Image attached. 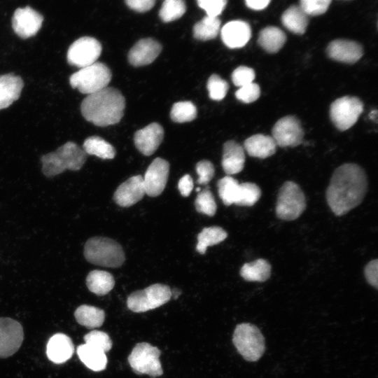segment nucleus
Segmentation results:
<instances>
[{
    "label": "nucleus",
    "instance_id": "1",
    "mask_svg": "<svg viewBox=\"0 0 378 378\" xmlns=\"http://www.w3.org/2000/svg\"><path fill=\"white\" fill-rule=\"evenodd\" d=\"M364 170L354 163L344 164L333 172L326 190V200L336 216H342L358 206L366 194Z\"/></svg>",
    "mask_w": 378,
    "mask_h": 378
},
{
    "label": "nucleus",
    "instance_id": "2",
    "mask_svg": "<svg viewBox=\"0 0 378 378\" xmlns=\"http://www.w3.org/2000/svg\"><path fill=\"white\" fill-rule=\"evenodd\" d=\"M125 108V97L118 90L111 87L88 95L80 105L84 118L97 126L118 123L124 115Z\"/></svg>",
    "mask_w": 378,
    "mask_h": 378
},
{
    "label": "nucleus",
    "instance_id": "3",
    "mask_svg": "<svg viewBox=\"0 0 378 378\" xmlns=\"http://www.w3.org/2000/svg\"><path fill=\"white\" fill-rule=\"evenodd\" d=\"M86 160V153L76 144L69 141L55 152L41 157L42 172L48 177L55 176L66 169L79 170Z\"/></svg>",
    "mask_w": 378,
    "mask_h": 378
},
{
    "label": "nucleus",
    "instance_id": "4",
    "mask_svg": "<svg viewBox=\"0 0 378 378\" xmlns=\"http://www.w3.org/2000/svg\"><path fill=\"white\" fill-rule=\"evenodd\" d=\"M84 256L92 264L113 268L120 267L125 260L122 246L104 237L90 238L84 246Z\"/></svg>",
    "mask_w": 378,
    "mask_h": 378
},
{
    "label": "nucleus",
    "instance_id": "5",
    "mask_svg": "<svg viewBox=\"0 0 378 378\" xmlns=\"http://www.w3.org/2000/svg\"><path fill=\"white\" fill-rule=\"evenodd\" d=\"M111 76V70L105 64L96 62L73 74L69 83L73 88L89 95L106 88Z\"/></svg>",
    "mask_w": 378,
    "mask_h": 378
},
{
    "label": "nucleus",
    "instance_id": "6",
    "mask_svg": "<svg viewBox=\"0 0 378 378\" xmlns=\"http://www.w3.org/2000/svg\"><path fill=\"white\" fill-rule=\"evenodd\" d=\"M232 341L238 352L248 361L258 360L265 351L264 337L259 329L251 323L237 326Z\"/></svg>",
    "mask_w": 378,
    "mask_h": 378
},
{
    "label": "nucleus",
    "instance_id": "7",
    "mask_svg": "<svg viewBox=\"0 0 378 378\" xmlns=\"http://www.w3.org/2000/svg\"><path fill=\"white\" fill-rule=\"evenodd\" d=\"M306 208L303 191L293 181H286L281 187L276 204L277 217L284 220L297 219Z\"/></svg>",
    "mask_w": 378,
    "mask_h": 378
},
{
    "label": "nucleus",
    "instance_id": "8",
    "mask_svg": "<svg viewBox=\"0 0 378 378\" xmlns=\"http://www.w3.org/2000/svg\"><path fill=\"white\" fill-rule=\"evenodd\" d=\"M170 288L164 284H153L144 290L131 293L127 300L129 309L134 312H144L167 303L172 297Z\"/></svg>",
    "mask_w": 378,
    "mask_h": 378
},
{
    "label": "nucleus",
    "instance_id": "9",
    "mask_svg": "<svg viewBox=\"0 0 378 378\" xmlns=\"http://www.w3.org/2000/svg\"><path fill=\"white\" fill-rule=\"evenodd\" d=\"M160 351L156 346L146 342L136 344L128 356V362L136 374H146L151 377L162 374L160 361Z\"/></svg>",
    "mask_w": 378,
    "mask_h": 378
},
{
    "label": "nucleus",
    "instance_id": "10",
    "mask_svg": "<svg viewBox=\"0 0 378 378\" xmlns=\"http://www.w3.org/2000/svg\"><path fill=\"white\" fill-rule=\"evenodd\" d=\"M363 111V104L358 97L344 96L332 103L330 117L338 130L344 131L356 122Z\"/></svg>",
    "mask_w": 378,
    "mask_h": 378
},
{
    "label": "nucleus",
    "instance_id": "11",
    "mask_svg": "<svg viewBox=\"0 0 378 378\" xmlns=\"http://www.w3.org/2000/svg\"><path fill=\"white\" fill-rule=\"evenodd\" d=\"M102 52V46L94 38L81 37L69 48L66 58L69 64L83 68L96 62Z\"/></svg>",
    "mask_w": 378,
    "mask_h": 378
},
{
    "label": "nucleus",
    "instance_id": "12",
    "mask_svg": "<svg viewBox=\"0 0 378 378\" xmlns=\"http://www.w3.org/2000/svg\"><path fill=\"white\" fill-rule=\"evenodd\" d=\"M272 132L276 146L281 147L297 146L302 143L304 136L300 122L293 115H287L277 120Z\"/></svg>",
    "mask_w": 378,
    "mask_h": 378
},
{
    "label": "nucleus",
    "instance_id": "13",
    "mask_svg": "<svg viewBox=\"0 0 378 378\" xmlns=\"http://www.w3.org/2000/svg\"><path fill=\"white\" fill-rule=\"evenodd\" d=\"M23 338V328L18 321L0 317V358L14 354L20 347Z\"/></svg>",
    "mask_w": 378,
    "mask_h": 378
},
{
    "label": "nucleus",
    "instance_id": "14",
    "mask_svg": "<svg viewBox=\"0 0 378 378\" xmlns=\"http://www.w3.org/2000/svg\"><path fill=\"white\" fill-rule=\"evenodd\" d=\"M169 164L162 158H155L143 176L146 194L157 197L164 190L169 176Z\"/></svg>",
    "mask_w": 378,
    "mask_h": 378
},
{
    "label": "nucleus",
    "instance_id": "15",
    "mask_svg": "<svg viewBox=\"0 0 378 378\" xmlns=\"http://www.w3.org/2000/svg\"><path fill=\"white\" fill-rule=\"evenodd\" d=\"M43 16L29 6L18 8L12 18L15 33L22 38L34 36L41 29Z\"/></svg>",
    "mask_w": 378,
    "mask_h": 378
},
{
    "label": "nucleus",
    "instance_id": "16",
    "mask_svg": "<svg viewBox=\"0 0 378 378\" xmlns=\"http://www.w3.org/2000/svg\"><path fill=\"white\" fill-rule=\"evenodd\" d=\"M146 194L143 176H132L121 183L113 195L115 202L122 207H129L140 201Z\"/></svg>",
    "mask_w": 378,
    "mask_h": 378
},
{
    "label": "nucleus",
    "instance_id": "17",
    "mask_svg": "<svg viewBox=\"0 0 378 378\" xmlns=\"http://www.w3.org/2000/svg\"><path fill=\"white\" fill-rule=\"evenodd\" d=\"M164 137L162 127L153 122L136 132L134 136L137 149L145 155H151L160 145Z\"/></svg>",
    "mask_w": 378,
    "mask_h": 378
},
{
    "label": "nucleus",
    "instance_id": "18",
    "mask_svg": "<svg viewBox=\"0 0 378 378\" xmlns=\"http://www.w3.org/2000/svg\"><path fill=\"white\" fill-rule=\"evenodd\" d=\"M328 55L332 59L348 64L358 62L363 54L362 46L356 41L337 39L329 43Z\"/></svg>",
    "mask_w": 378,
    "mask_h": 378
},
{
    "label": "nucleus",
    "instance_id": "19",
    "mask_svg": "<svg viewBox=\"0 0 378 378\" xmlns=\"http://www.w3.org/2000/svg\"><path fill=\"white\" fill-rule=\"evenodd\" d=\"M162 50L161 45L153 38L139 40L130 49L128 60L134 66H141L150 64Z\"/></svg>",
    "mask_w": 378,
    "mask_h": 378
},
{
    "label": "nucleus",
    "instance_id": "20",
    "mask_svg": "<svg viewBox=\"0 0 378 378\" xmlns=\"http://www.w3.org/2000/svg\"><path fill=\"white\" fill-rule=\"evenodd\" d=\"M251 36L249 24L241 20L230 21L221 29V38L225 45L230 48H239L244 46Z\"/></svg>",
    "mask_w": 378,
    "mask_h": 378
},
{
    "label": "nucleus",
    "instance_id": "21",
    "mask_svg": "<svg viewBox=\"0 0 378 378\" xmlns=\"http://www.w3.org/2000/svg\"><path fill=\"white\" fill-rule=\"evenodd\" d=\"M74 352V346L70 337L62 333L51 337L46 347L47 356L52 362L60 364L68 360Z\"/></svg>",
    "mask_w": 378,
    "mask_h": 378
},
{
    "label": "nucleus",
    "instance_id": "22",
    "mask_svg": "<svg viewBox=\"0 0 378 378\" xmlns=\"http://www.w3.org/2000/svg\"><path fill=\"white\" fill-rule=\"evenodd\" d=\"M245 163V153L244 148L237 142L230 140L224 144L222 167L228 175L239 173Z\"/></svg>",
    "mask_w": 378,
    "mask_h": 378
},
{
    "label": "nucleus",
    "instance_id": "23",
    "mask_svg": "<svg viewBox=\"0 0 378 378\" xmlns=\"http://www.w3.org/2000/svg\"><path fill=\"white\" fill-rule=\"evenodd\" d=\"M23 85L22 79L13 74L0 76V110L8 107L19 98Z\"/></svg>",
    "mask_w": 378,
    "mask_h": 378
},
{
    "label": "nucleus",
    "instance_id": "24",
    "mask_svg": "<svg viewBox=\"0 0 378 378\" xmlns=\"http://www.w3.org/2000/svg\"><path fill=\"white\" fill-rule=\"evenodd\" d=\"M244 148L252 157L266 158L275 153L276 144L272 136L258 134L246 139Z\"/></svg>",
    "mask_w": 378,
    "mask_h": 378
},
{
    "label": "nucleus",
    "instance_id": "25",
    "mask_svg": "<svg viewBox=\"0 0 378 378\" xmlns=\"http://www.w3.org/2000/svg\"><path fill=\"white\" fill-rule=\"evenodd\" d=\"M77 354L85 366L93 371L99 372L106 368L107 358L102 350L85 343L78 346Z\"/></svg>",
    "mask_w": 378,
    "mask_h": 378
},
{
    "label": "nucleus",
    "instance_id": "26",
    "mask_svg": "<svg viewBox=\"0 0 378 378\" xmlns=\"http://www.w3.org/2000/svg\"><path fill=\"white\" fill-rule=\"evenodd\" d=\"M88 289L97 295H104L109 293L115 285V280L111 274L106 271L94 270L89 272L86 277Z\"/></svg>",
    "mask_w": 378,
    "mask_h": 378
},
{
    "label": "nucleus",
    "instance_id": "27",
    "mask_svg": "<svg viewBox=\"0 0 378 378\" xmlns=\"http://www.w3.org/2000/svg\"><path fill=\"white\" fill-rule=\"evenodd\" d=\"M281 22L293 33L302 34L308 24V17L300 6H293L283 13Z\"/></svg>",
    "mask_w": 378,
    "mask_h": 378
},
{
    "label": "nucleus",
    "instance_id": "28",
    "mask_svg": "<svg viewBox=\"0 0 378 378\" xmlns=\"http://www.w3.org/2000/svg\"><path fill=\"white\" fill-rule=\"evenodd\" d=\"M286 40V34L276 27H267L262 29L258 36L259 45L267 52H278Z\"/></svg>",
    "mask_w": 378,
    "mask_h": 378
},
{
    "label": "nucleus",
    "instance_id": "29",
    "mask_svg": "<svg viewBox=\"0 0 378 378\" xmlns=\"http://www.w3.org/2000/svg\"><path fill=\"white\" fill-rule=\"evenodd\" d=\"M270 274L271 265L265 259L245 263L240 270V275L248 281H265Z\"/></svg>",
    "mask_w": 378,
    "mask_h": 378
},
{
    "label": "nucleus",
    "instance_id": "30",
    "mask_svg": "<svg viewBox=\"0 0 378 378\" xmlns=\"http://www.w3.org/2000/svg\"><path fill=\"white\" fill-rule=\"evenodd\" d=\"M74 316L79 324L88 328L101 326L105 318L104 310L86 304L78 307L75 311Z\"/></svg>",
    "mask_w": 378,
    "mask_h": 378
},
{
    "label": "nucleus",
    "instance_id": "31",
    "mask_svg": "<svg viewBox=\"0 0 378 378\" xmlns=\"http://www.w3.org/2000/svg\"><path fill=\"white\" fill-rule=\"evenodd\" d=\"M227 237L225 230L218 226H211L204 228L197 236L196 250L201 254H204L208 246L218 244Z\"/></svg>",
    "mask_w": 378,
    "mask_h": 378
},
{
    "label": "nucleus",
    "instance_id": "32",
    "mask_svg": "<svg viewBox=\"0 0 378 378\" xmlns=\"http://www.w3.org/2000/svg\"><path fill=\"white\" fill-rule=\"evenodd\" d=\"M83 150L87 154L102 159H112L115 155L113 146L97 136L87 138L83 143Z\"/></svg>",
    "mask_w": 378,
    "mask_h": 378
},
{
    "label": "nucleus",
    "instance_id": "33",
    "mask_svg": "<svg viewBox=\"0 0 378 378\" xmlns=\"http://www.w3.org/2000/svg\"><path fill=\"white\" fill-rule=\"evenodd\" d=\"M220 27V21L218 17L207 15L195 24L193 28V35L198 40H211L217 36Z\"/></svg>",
    "mask_w": 378,
    "mask_h": 378
},
{
    "label": "nucleus",
    "instance_id": "34",
    "mask_svg": "<svg viewBox=\"0 0 378 378\" xmlns=\"http://www.w3.org/2000/svg\"><path fill=\"white\" fill-rule=\"evenodd\" d=\"M218 195L223 204L230 206L235 204L239 195L240 183L230 176H226L218 181Z\"/></svg>",
    "mask_w": 378,
    "mask_h": 378
},
{
    "label": "nucleus",
    "instance_id": "35",
    "mask_svg": "<svg viewBox=\"0 0 378 378\" xmlns=\"http://www.w3.org/2000/svg\"><path fill=\"white\" fill-rule=\"evenodd\" d=\"M170 116L176 122H190L196 118L197 108L191 102H178L173 105Z\"/></svg>",
    "mask_w": 378,
    "mask_h": 378
},
{
    "label": "nucleus",
    "instance_id": "36",
    "mask_svg": "<svg viewBox=\"0 0 378 378\" xmlns=\"http://www.w3.org/2000/svg\"><path fill=\"white\" fill-rule=\"evenodd\" d=\"M261 196L260 188L255 183L245 182L240 183L239 195L235 204L239 206H253Z\"/></svg>",
    "mask_w": 378,
    "mask_h": 378
},
{
    "label": "nucleus",
    "instance_id": "37",
    "mask_svg": "<svg viewBox=\"0 0 378 378\" xmlns=\"http://www.w3.org/2000/svg\"><path fill=\"white\" fill-rule=\"evenodd\" d=\"M186 10L183 0H165L159 14L162 21L169 22L180 18Z\"/></svg>",
    "mask_w": 378,
    "mask_h": 378
},
{
    "label": "nucleus",
    "instance_id": "38",
    "mask_svg": "<svg viewBox=\"0 0 378 378\" xmlns=\"http://www.w3.org/2000/svg\"><path fill=\"white\" fill-rule=\"evenodd\" d=\"M195 206L197 212L213 216L216 212L217 206L211 191L206 188L200 192L195 200Z\"/></svg>",
    "mask_w": 378,
    "mask_h": 378
},
{
    "label": "nucleus",
    "instance_id": "39",
    "mask_svg": "<svg viewBox=\"0 0 378 378\" xmlns=\"http://www.w3.org/2000/svg\"><path fill=\"white\" fill-rule=\"evenodd\" d=\"M206 86L210 98L216 101L223 99L229 88L228 83L217 74L209 77Z\"/></svg>",
    "mask_w": 378,
    "mask_h": 378
},
{
    "label": "nucleus",
    "instance_id": "40",
    "mask_svg": "<svg viewBox=\"0 0 378 378\" xmlns=\"http://www.w3.org/2000/svg\"><path fill=\"white\" fill-rule=\"evenodd\" d=\"M84 340L85 344L105 353L112 347V342L109 336L102 331L92 330L84 336Z\"/></svg>",
    "mask_w": 378,
    "mask_h": 378
},
{
    "label": "nucleus",
    "instance_id": "41",
    "mask_svg": "<svg viewBox=\"0 0 378 378\" xmlns=\"http://www.w3.org/2000/svg\"><path fill=\"white\" fill-rule=\"evenodd\" d=\"M331 0H300V7L308 15L323 14L328 9Z\"/></svg>",
    "mask_w": 378,
    "mask_h": 378
},
{
    "label": "nucleus",
    "instance_id": "42",
    "mask_svg": "<svg viewBox=\"0 0 378 378\" xmlns=\"http://www.w3.org/2000/svg\"><path fill=\"white\" fill-rule=\"evenodd\" d=\"M260 94L259 85L253 82L239 87L236 91L235 96L237 99L244 103H251L258 99Z\"/></svg>",
    "mask_w": 378,
    "mask_h": 378
},
{
    "label": "nucleus",
    "instance_id": "43",
    "mask_svg": "<svg viewBox=\"0 0 378 378\" xmlns=\"http://www.w3.org/2000/svg\"><path fill=\"white\" fill-rule=\"evenodd\" d=\"M255 78V72L253 69L240 66L235 69L232 74L233 83L238 87H241L253 83Z\"/></svg>",
    "mask_w": 378,
    "mask_h": 378
},
{
    "label": "nucleus",
    "instance_id": "44",
    "mask_svg": "<svg viewBox=\"0 0 378 378\" xmlns=\"http://www.w3.org/2000/svg\"><path fill=\"white\" fill-rule=\"evenodd\" d=\"M196 172L198 174L197 183L201 185L207 184L214 176L213 164L208 160H201L196 164Z\"/></svg>",
    "mask_w": 378,
    "mask_h": 378
},
{
    "label": "nucleus",
    "instance_id": "45",
    "mask_svg": "<svg viewBox=\"0 0 378 378\" xmlns=\"http://www.w3.org/2000/svg\"><path fill=\"white\" fill-rule=\"evenodd\" d=\"M200 7L208 16L218 17L225 7L227 0H197Z\"/></svg>",
    "mask_w": 378,
    "mask_h": 378
},
{
    "label": "nucleus",
    "instance_id": "46",
    "mask_svg": "<svg viewBox=\"0 0 378 378\" xmlns=\"http://www.w3.org/2000/svg\"><path fill=\"white\" fill-rule=\"evenodd\" d=\"M365 276L368 282L374 288L378 287V260L369 262L364 270Z\"/></svg>",
    "mask_w": 378,
    "mask_h": 378
},
{
    "label": "nucleus",
    "instance_id": "47",
    "mask_svg": "<svg viewBox=\"0 0 378 378\" xmlns=\"http://www.w3.org/2000/svg\"><path fill=\"white\" fill-rule=\"evenodd\" d=\"M155 0H125L127 5L138 12H146L153 8Z\"/></svg>",
    "mask_w": 378,
    "mask_h": 378
},
{
    "label": "nucleus",
    "instance_id": "48",
    "mask_svg": "<svg viewBox=\"0 0 378 378\" xmlns=\"http://www.w3.org/2000/svg\"><path fill=\"white\" fill-rule=\"evenodd\" d=\"M178 188L182 196L188 197L190 195L193 188V182L189 174H186L181 178L178 181Z\"/></svg>",
    "mask_w": 378,
    "mask_h": 378
},
{
    "label": "nucleus",
    "instance_id": "49",
    "mask_svg": "<svg viewBox=\"0 0 378 378\" xmlns=\"http://www.w3.org/2000/svg\"><path fill=\"white\" fill-rule=\"evenodd\" d=\"M270 0H246L247 6L253 10H262L267 6Z\"/></svg>",
    "mask_w": 378,
    "mask_h": 378
},
{
    "label": "nucleus",
    "instance_id": "50",
    "mask_svg": "<svg viewBox=\"0 0 378 378\" xmlns=\"http://www.w3.org/2000/svg\"><path fill=\"white\" fill-rule=\"evenodd\" d=\"M377 116V111L374 110V111H372L370 113V117L372 118V119H374V118H376Z\"/></svg>",
    "mask_w": 378,
    "mask_h": 378
},
{
    "label": "nucleus",
    "instance_id": "51",
    "mask_svg": "<svg viewBox=\"0 0 378 378\" xmlns=\"http://www.w3.org/2000/svg\"><path fill=\"white\" fill-rule=\"evenodd\" d=\"M200 188L196 189V191H200Z\"/></svg>",
    "mask_w": 378,
    "mask_h": 378
}]
</instances>
